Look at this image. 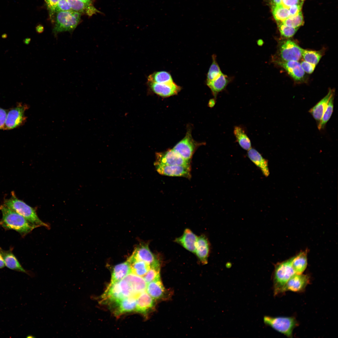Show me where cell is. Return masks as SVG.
<instances>
[{"label":"cell","mask_w":338,"mask_h":338,"mask_svg":"<svg viewBox=\"0 0 338 338\" xmlns=\"http://www.w3.org/2000/svg\"><path fill=\"white\" fill-rule=\"evenodd\" d=\"M0 210L2 214L0 225L5 229L15 230L25 236L38 227L3 204L0 206Z\"/></svg>","instance_id":"1"},{"label":"cell","mask_w":338,"mask_h":338,"mask_svg":"<svg viewBox=\"0 0 338 338\" xmlns=\"http://www.w3.org/2000/svg\"><path fill=\"white\" fill-rule=\"evenodd\" d=\"M3 204L24 217L33 224L38 227L43 226L50 228L49 225L39 219L35 209L19 199L13 191L11 192L10 198L4 199Z\"/></svg>","instance_id":"2"},{"label":"cell","mask_w":338,"mask_h":338,"mask_svg":"<svg viewBox=\"0 0 338 338\" xmlns=\"http://www.w3.org/2000/svg\"><path fill=\"white\" fill-rule=\"evenodd\" d=\"M81 15L72 10L54 13L50 17L54 24L53 33L55 35L63 32L73 31L79 23Z\"/></svg>","instance_id":"3"},{"label":"cell","mask_w":338,"mask_h":338,"mask_svg":"<svg viewBox=\"0 0 338 338\" xmlns=\"http://www.w3.org/2000/svg\"><path fill=\"white\" fill-rule=\"evenodd\" d=\"M135 296L132 288L124 278L113 283H110L102 296V301L115 304L126 297Z\"/></svg>","instance_id":"4"},{"label":"cell","mask_w":338,"mask_h":338,"mask_svg":"<svg viewBox=\"0 0 338 338\" xmlns=\"http://www.w3.org/2000/svg\"><path fill=\"white\" fill-rule=\"evenodd\" d=\"M295 274L292 265L291 258L278 263L275 265L273 275L274 295L280 293L287 281Z\"/></svg>","instance_id":"5"},{"label":"cell","mask_w":338,"mask_h":338,"mask_svg":"<svg viewBox=\"0 0 338 338\" xmlns=\"http://www.w3.org/2000/svg\"><path fill=\"white\" fill-rule=\"evenodd\" d=\"M264 321L266 325L289 338L293 337V331L298 325L297 321L293 317L266 316Z\"/></svg>","instance_id":"6"},{"label":"cell","mask_w":338,"mask_h":338,"mask_svg":"<svg viewBox=\"0 0 338 338\" xmlns=\"http://www.w3.org/2000/svg\"><path fill=\"white\" fill-rule=\"evenodd\" d=\"M29 108L25 104L18 103L8 110L4 130H9L23 125L26 120L25 111Z\"/></svg>","instance_id":"7"},{"label":"cell","mask_w":338,"mask_h":338,"mask_svg":"<svg viewBox=\"0 0 338 338\" xmlns=\"http://www.w3.org/2000/svg\"><path fill=\"white\" fill-rule=\"evenodd\" d=\"M201 145V143L193 139L190 128L188 129L185 137L172 149L184 159L190 161L196 150Z\"/></svg>","instance_id":"8"},{"label":"cell","mask_w":338,"mask_h":338,"mask_svg":"<svg viewBox=\"0 0 338 338\" xmlns=\"http://www.w3.org/2000/svg\"><path fill=\"white\" fill-rule=\"evenodd\" d=\"M303 49L290 39L282 40L279 44L278 54L281 60H299L302 57Z\"/></svg>","instance_id":"9"},{"label":"cell","mask_w":338,"mask_h":338,"mask_svg":"<svg viewBox=\"0 0 338 338\" xmlns=\"http://www.w3.org/2000/svg\"><path fill=\"white\" fill-rule=\"evenodd\" d=\"M128 259L143 261L150 267H160V260L151 251L147 243H142L138 245Z\"/></svg>","instance_id":"10"},{"label":"cell","mask_w":338,"mask_h":338,"mask_svg":"<svg viewBox=\"0 0 338 338\" xmlns=\"http://www.w3.org/2000/svg\"><path fill=\"white\" fill-rule=\"evenodd\" d=\"M154 165L190 166V161L184 159L172 149L156 153Z\"/></svg>","instance_id":"11"},{"label":"cell","mask_w":338,"mask_h":338,"mask_svg":"<svg viewBox=\"0 0 338 338\" xmlns=\"http://www.w3.org/2000/svg\"><path fill=\"white\" fill-rule=\"evenodd\" d=\"M308 275L295 273L288 280L282 289L280 293L287 291L301 292L304 291L310 282Z\"/></svg>","instance_id":"12"},{"label":"cell","mask_w":338,"mask_h":338,"mask_svg":"<svg viewBox=\"0 0 338 338\" xmlns=\"http://www.w3.org/2000/svg\"><path fill=\"white\" fill-rule=\"evenodd\" d=\"M150 90L162 97H167L177 95L181 90V87L174 82L170 83L160 84L147 81Z\"/></svg>","instance_id":"13"},{"label":"cell","mask_w":338,"mask_h":338,"mask_svg":"<svg viewBox=\"0 0 338 338\" xmlns=\"http://www.w3.org/2000/svg\"><path fill=\"white\" fill-rule=\"evenodd\" d=\"M156 170L160 174L170 176L191 177L190 166L154 165Z\"/></svg>","instance_id":"14"},{"label":"cell","mask_w":338,"mask_h":338,"mask_svg":"<svg viewBox=\"0 0 338 338\" xmlns=\"http://www.w3.org/2000/svg\"><path fill=\"white\" fill-rule=\"evenodd\" d=\"M275 62L284 68L295 81L300 82L303 80L305 72L302 69L300 63L298 61L278 60L275 61Z\"/></svg>","instance_id":"15"},{"label":"cell","mask_w":338,"mask_h":338,"mask_svg":"<svg viewBox=\"0 0 338 338\" xmlns=\"http://www.w3.org/2000/svg\"><path fill=\"white\" fill-rule=\"evenodd\" d=\"M155 300L146 291L140 293L136 298V311L146 315L153 309Z\"/></svg>","instance_id":"16"},{"label":"cell","mask_w":338,"mask_h":338,"mask_svg":"<svg viewBox=\"0 0 338 338\" xmlns=\"http://www.w3.org/2000/svg\"><path fill=\"white\" fill-rule=\"evenodd\" d=\"M335 93V90L330 89L326 96L309 110V112L316 121L317 126L320 123L330 99Z\"/></svg>","instance_id":"17"},{"label":"cell","mask_w":338,"mask_h":338,"mask_svg":"<svg viewBox=\"0 0 338 338\" xmlns=\"http://www.w3.org/2000/svg\"><path fill=\"white\" fill-rule=\"evenodd\" d=\"M209 252L210 244L207 238L203 235L197 237L195 253L203 264L207 263Z\"/></svg>","instance_id":"18"},{"label":"cell","mask_w":338,"mask_h":338,"mask_svg":"<svg viewBox=\"0 0 338 338\" xmlns=\"http://www.w3.org/2000/svg\"><path fill=\"white\" fill-rule=\"evenodd\" d=\"M197 238V237L191 230L186 228L183 235L176 238L175 241L187 250L195 253Z\"/></svg>","instance_id":"19"},{"label":"cell","mask_w":338,"mask_h":338,"mask_svg":"<svg viewBox=\"0 0 338 338\" xmlns=\"http://www.w3.org/2000/svg\"><path fill=\"white\" fill-rule=\"evenodd\" d=\"M71 10L81 15L91 16L97 13H101L93 5L85 3L80 0H67Z\"/></svg>","instance_id":"20"},{"label":"cell","mask_w":338,"mask_h":338,"mask_svg":"<svg viewBox=\"0 0 338 338\" xmlns=\"http://www.w3.org/2000/svg\"><path fill=\"white\" fill-rule=\"evenodd\" d=\"M0 252L3 256L5 266L11 269L23 272L30 276V273L22 267L13 253L12 250L10 249L5 250L0 248Z\"/></svg>","instance_id":"21"},{"label":"cell","mask_w":338,"mask_h":338,"mask_svg":"<svg viewBox=\"0 0 338 338\" xmlns=\"http://www.w3.org/2000/svg\"><path fill=\"white\" fill-rule=\"evenodd\" d=\"M231 79L227 75L222 73L213 80L207 82L214 98L216 99L218 94L224 90L230 82Z\"/></svg>","instance_id":"22"},{"label":"cell","mask_w":338,"mask_h":338,"mask_svg":"<svg viewBox=\"0 0 338 338\" xmlns=\"http://www.w3.org/2000/svg\"><path fill=\"white\" fill-rule=\"evenodd\" d=\"M247 155L250 160L261 171L265 177L269 175L268 161L256 149L251 148L248 151Z\"/></svg>","instance_id":"23"},{"label":"cell","mask_w":338,"mask_h":338,"mask_svg":"<svg viewBox=\"0 0 338 338\" xmlns=\"http://www.w3.org/2000/svg\"><path fill=\"white\" fill-rule=\"evenodd\" d=\"M114 304L116 306L114 311L115 315L118 316L125 313L135 311L136 298L134 296L126 297Z\"/></svg>","instance_id":"24"},{"label":"cell","mask_w":338,"mask_h":338,"mask_svg":"<svg viewBox=\"0 0 338 338\" xmlns=\"http://www.w3.org/2000/svg\"><path fill=\"white\" fill-rule=\"evenodd\" d=\"M125 278L130 283L136 297L140 293L146 291L147 283L143 277L131 273Z\"/></svg>","instance_id":"25"},{"label":"cell","mask_w":338,"mask_h":338,"mask_svg":"<svg viewBox=\"0 0 338 338\" xmlns=\"http://www.w3.org/2000/svg\"><path fill=\"white\" fill-rule=\"evenodd\" d=\"M131 273L130 265L127 260L118 264L113 268L110 283L119 281Z\"/></svg>","instance_id":"26"},{"label":"cell","mask_w":338,"mask_h":338,"mask_svg":"<svg viewBox=\"0 0 338 338\" xmlns=\"http://www.w3.org/2000/svg\"><path fill=\"white\" fill-rule=\"evenodd\" d=\"M146 291L155 300L162 298L165 294V290L161 279L147 283Z\"/></svg>","instance_id":"27"},{"label":"cell","mask_w":338,"mask_h":338,"mask_svg":"<svg viewBox=\"0 0 338 338\" xmlns=\"http://www.w3.org/2000/svg\"><path fill=\"white\" fill-rule=\"evenodd\" d=\"M233 132L236 141L242 148L248 151L252 148L250 140L243 127L240 126H235Z\"/></svg>","instance_id":"28"},{"label":"cell","mask_w":338,"mask_h":338,"mask_svg":"<svg viewBox=\"0 0 338 338\" xmlns=\"http://www.w3.org/2000/svg\"><path fill=\"white\" fill-rule=\"evenodd\" d=\"M291 258L293 268L296 274H302L307 265V252L303 251Z\"/></svg>","instance_id":"29"},{"label":"cell","mask_w":338,"mask_h":338,"mask_svg":"<svg viewBox=\"0 0 338 338\" xmlns=\"http://www.w3.org/2000/svg\"><path fill=\"white\" fill-rule=\"evenodd\" d=\"M127 261L130 264L131 273L141 277H143L150 268L149 264L142 261L129 259Z\"/></svg>","instance_id":"30"},{"label":"cell","mask_w":338,"mask_h":338,"mask_svg":"<svg viewBox=\"0 0 338 338\" xmlns=\"http://www.w3.org/2000/svg\"><path fill=\"white\" fill-rule=\"evenodd\" d=\"M147 81L160 84L170 83L174 82L171 74L166 71L154 72L148 76Z\"/></svg>","instance_id":"31"},{"label":"cell","mask_w":338,"mask_h":338,"mask_svg":"<svg viewBox=\"0 0 338 338\" xmlns=\"http://www.w3.org/2000/svg\"><path fill=\"white\" fill-rule=\"evenodd\" d=\"M272 12L277 22H283L290 15L289 8L282 4L271 6Z\"/></svg>","instance_id":"32"},{"label":"cell","mask_w":338,"mask_h":338,"mask_svg":"<svg viewBox=\"0 0 338 338\" xmlns=\"http://www.w3.org/2000/svg\"><path fill=\"white\" fill-rule=\"evenodd\" d=\"M334 95L335 94H333L330 99L320 123L317 126L319 130L325 128L326 123L331 116L333 111Z\"/></svg>","instance_id":"33"},{"label":"cell","mask_w":338,"mask_h":338,"mask_svg":"<svg viewBox=\"0 0 338 338\" xmlns=\"http://www.w3.org/2000/svg\"><path fill=\"white\" fill-rule=\"evenodd\" d=\"M322 56L320 51L303 49L302 56L305 61L316 65Z\"/></svg>","instance_id":"34"},{"label":"cell","mask_w":338,"mask_h":338,"mask_svg":"<svg viewBox=\"0 0 338 338\" xmlns=\"http://www.w3.org/2000/svg\"><path fill=\"white\" fill-rule=\"evenodd\" d=\"M222 72L216 60V56H212V62L207 76L206 83L212 81L217 77Z\"/></svg>","instance_id":"35"},{"label":"cell","mask_w":338,"mask_h":338,"mask_svg":"<svg viewBox=\"0 0 338 338\" xmlns=\"http://www.w3.org/2000/svg\"><path fill=\"white\" fill-rule=\"evenodd\" d=\"M286 26L294 28H298L303 24V18L301 11L297 15L290 16L282 22Z\"/></svg>","instance_id":"36"},{"label":"cell","mask_w":338,"mask_h":338,"mask_svg":"<svg viewBox=\"0 0 338 338\" xmlns=\"http://www.w3.org/2000/svg\"><path fill=\"white\" fill-rule=\"evenodd\" d=\"M278 29L283 36L289 38L292 37L297 31L298 28L289 27L285 25L282 22H277Z\"/></svg>","instance_id":"37"},{"label":"cell","mask_w":338,"mask_h":338,"mask_svg":"<svg viewBox=\"0 0 338 338\" xmlns=\"http://www.w3.org/2000/svg\"><path fill=\"white\" fill-rule=\"evenodd\" d=\"M160 268L150 267L149 269L143 277L147 284L152 281L161 279Z\"/></svg>","instance_id":"38"},{"label":"cell","mask_w":338,"mask_h":338,"mask_svg":"<svg viewBox=\"0 0 338 338\" xmlns=\"http://www.w3.org/2000/svg\"><path fill=\"white\" fill-rule=\"evenodd\" d=\"M67 0H59L56 5L50 17L55 13L71 10Z\"/></svg>","instance_id":"39"},{"label":"cell","mask_w":338,"mask_h":338,"mask_svg":"<svg viewBox=\"0 0 338 338\" xmlns=\"http://www.w3.org/2000/svg\"><path fill=\"white\" fill-rule=\"evenodd\" d=\"M301 67L308 74H311L314 71L316 65L305 61H303L300 63Z\"/></svg>","instance_id":"40"},{"label":"cell","mask_w":338,"mask_h":338,"mask_svg":"<svg viewBox=\"0 0 338 338\" xmlns=\"http://www.w3.org/2000/svg\"><path fill=\"white\" fill-rule=\"evenodd\" d=\"M8 110L0 107V129L4 130Z\"/></svg>","instance_id":"41"},{"label":"cell","mask_w":338,"mask_h":338,"mask_svg":"<svg viewBox=\"0 0 338 338\" xmlns=\"http://www.w3.org/2000/svg\"><path fill=\"white\" fill-rule=\"evenodd\" d=\"M303 3V1L301 0H282L281 4L289 8L294 5H302Z\"/></svg>","instance_id":"42"},{"label":"cell","mask_w":338,"mask_h":338,"mask_svg":"<svg viewBox=\"0 0 338 338\" xmlns=\"http://www.w3.org/2000/svg\"><path fill=\"white\" fill-rule=\"evenodd\" d=\"M59 0H45L47 7L50 12V16L52 14Z\"/></svg>","instance_id":"43"},{"label":"cell","mask_w":338,"mask_h":338,"mask_svg":"<svg viewBox=\"0 0 338 338\" xmlns=\"http://www.w3.org/2000/svg\"><path fill=\"white\" fill-rule=\"evenodd\" d=\"M302 5H294L290 7L289 10L290 16H294L298 14L301 11Z\"/></svg>","instance_id":"44"},{"label":"cell","mask_w":338,"mask_h":338,"mask_svg":"<svg viewBox=\"0 0 338 338\" xmlns=\"http://www.w3.org/2000/svg\"><path fill=\"white\" fill-rule=\"evenodd\" d=\"M5 266L3 256L0 252V269H2Z\"/></svg>","instance_id":"45"},{"label":"cell","mask_w":338,"mask_h":338,"mask_svg":"<svg viewBox=\"0 0 338 338\" xmlns=\"http://www.w3.org/2000/svg\"><path fill=\"white\" fill-rule=\"evenodd\" d=\"M282 0H270L271 6L279 5L281 4Z\"/></svg>","instance_id":"46"},{"label":"cell","mask_w":338,"mask_h":338,"mask_svg":"<svg viewBox=\"0 0 338 338\" xmlns=\"http://www.w3.org/2000/svg\"><path fill=\"white\" fill-rule=\"evenodd\" d=\"M36 30L37 33H42L43 31L44 28L42 26L39 25L36 27Z\"/></svg>","instance_id":"47"},{"label":"cell","mask_w":338,"mask_h":338,"mask_svg":"<svg viewBox=\"0 0 338 338\" xmlns=\"http://www.w3.org/2000/svg\"><path fill=\"white\" fill-rule=\"evenodd\" d=\"M216 102V99L213 98L211 99L209 102V106L210 107H213L215 105Z\"/></svg>","instance_id":"48"},{"label":"cell","mask_w":338,"mask_h":338,"mask_svg":"<svg viewBox=\"0 0 338 338\" xmlns=\"http://www.w3.org/2000/svg\"><path fill=\"white\" fill-rule=\"evenodd\" d=\"M85 3L90 5H93L95 0H80Z\"/></svg>","instance_id":"49"},{"label":"cell","mask_w":338,"mask_h":338,"mask_svg":"<svg viewBox=\"0 0 338 338\" xmlns=\"http://www.w3.org/2000/svg\"><path fill=\"white\" fill-rule=\"evenodd\" d=\"M31 38H27L23 40V42L25 44L28 45L29 44Z\"/></svg>","instance_id":"50"},{"label":"cell","mask_w":338,"mask_h":338,"mask_svg":"<svg viewBox=\"0 0 338 338\" xmlns=\"http://www.w3.org/2000/svg\"><path fill=\"white\" fill-rule=\"evenodd\" d=\"M7 37V34L5 33L3 34L1 36L2 38L3 39L6 38Z\"/></svg>","instance_id":"51"},{"label":"cell","mask_w":338,"mask_h":338,"mask_svg":"<svg viewBox=\"0 0 338 338\" xmlns=\"http://www.w3.org/2000/svg\"><path fill=\"white\" fill-rule=\"evenodd\" d=\"M30 335H30H28V336H27V338H32V337H34V336H32V335Z\"/></svg>","instance_id":"52"},{"label":"cell","mask_w":338,"mask_h":338,"mask_svg":"<svg viewBox=\"0 0 338 338\" xmlns=\"http://www.w3.org/2000/svg\"><path fill=\"white\" fill-rule=\"evenodd\" d=\"M302 0V1H304V0Z\"/></svg>","instance_id":"53"}]
</instances>
